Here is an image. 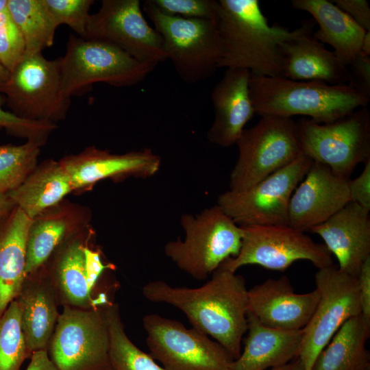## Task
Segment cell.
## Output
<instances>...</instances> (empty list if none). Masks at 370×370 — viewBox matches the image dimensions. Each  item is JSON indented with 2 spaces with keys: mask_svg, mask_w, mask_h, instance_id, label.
I'll return each instance as SVG.
<instances>
[{
  "mask_svg": "<svg viewBox=\"0 0 370 370\" xmlns=\"http://www.w3.org/2000/svg\"><path fill=\"white\" fill-rule=\"evenodd\" d=\"M142 291L150 301L182 310L193 328L212 337L234 360L240 356L248 324V289L241 275L219 267L200 287H173L157 280L147 283Z\"/></svg>",
  "mask_w": 370,
  "mask_h": 370,
  "instance_id": "6da1fadb",
  "label": "cell"
},
{
  "mask_svg": "<svg viewBox=\"0 0 370 370\" xmlns=\"http://www.w3.org/2000/svg\"><path fill=\"white\" fill-rule=\"evenodd\" d=\"M215 21L221 48L219 68L282 77L280 44L295 36L299 27L290 31L270 25L258 0H219Z\"/></svg>",
  "mask_w": 370,
  "mask_h": 370,
  "instance_id": "7a4b0ae2",
  "label": "cell"
},
{
  "mask_svg": "<svg viewBox=\"0 0 370 370\" xmlns=\"http://www.w3.org/2000/svg\"><path fill=\"white\" fill-rule=\"evenodd\" d=\"M249 93L256 114L286 118L295 115L328 123L367 107L370 97L348 84L295 81L251 73Z\"/></svg>",
  "mask_w": 370,
  "mask_h": 370,
  "instance_id": "3957f363",
  "label": "cell"
},
{
  "mask_svg": "<svg viewBox=\"0 0 370 370\" xmlns=\"http://www.w3.org/2000/svg\"><path fill=\"white\" fill-rule=\"evenodd\" d=\"M184 239L168 242L164 252L181 270L204 280L228 258L239 252L242 229L217 204L196 216L180 218Z\"/></svg>",
  "mask_w": 370,
  "mask_h": 370,
  "instance_id": "277c9868",
  "label": "cell"
},
{
  "mask_svg": "<svg viewBox=\"0 0 370 370\" xmlns=\"http://www.w3.org/2000/svg\"><path fill=\"white\" fill-rule=\"evenodd\" d=\"M59 59L64 97L84 93L93 84L132 86L143 81L156 66L140 62L110 43L70 34L64 56Z\"/></svg>",
  "mask_w": 370,
  "mask_h": 370,
  "instance_id": "5b68a950",
  "label": "cell"
},
{
  "mask_svg": "<svg viewBox=\"0 0 370 370\" xmlns=\"http://www.w3.org/2000/svg\"><path fill=\"white\" fill-rule=\"evenodd\" d=\"M143 10L160 35L167 59L182 81L193 84L212 77L221 58L216 21L172 16L145 1Z\"/></svg>",
  "mask_w": 370,
  "mask_h": 370,
  "instance_id": "8992f818",
  "label": "cell"
},
{
  "mask_svg": "<svg viewBox=\"0 0 370 370\" xmlns=\"http://www.w3.org/2000/svg\"><path fill=\"white\" fill-rule=\"evenodd\" d=\"M238 156L230 176V190L242 191L297 158L301 151L292 118L264 115L238 139Z\"/></svg>",
  "mask_w": 370,
  "mask_h": 370,
  "instance_id": "52a82bcc",
  "label": "cell"
},
{
  "mask_svg": "<svg viewBox=\"0 0 370 370\" xmlns=\"http://www.w3.org/2000/svg\"><path fill=\"white\" fill-rule=\"evenodd\" d=\"M303 154L349 178L354 169L370 160V112L367 107L328 123L303 118L296 122Z\"/></svg>",
  "mask_w": 370,
  "mask_h": 370,
  "instance_id": "ba28073f",
  "label": "cell"
},
{
  "mask_svg": "<svg viewBox=\"0 0 370 370\" xmlns=\"http://www.w3.org/2000/svg\"><path fill=\"white\" fill-rule=\"evenodd\" d=\"M104 307L63 306L47 347L60 370H114Z\"/></svg>",
  "mask_w": 370,
  "mask_h": 370,
  "instance_id": "9c48e42d",
  "label": "cell"
},
{
  "mask_svg": "<svg viewBox=\"0 0 370 370\" xmlns=\"http://www.w3.org/2000/svg\"><path fill=\"white\" fill-rule=\"evenodd\" d=\"M60 79L59 59L47 60L42 53L25 54L0 92L15 116L56 123L64 119L71 102L62 95Z\"/></svg>",
  "mask_w": 370,
  "mask_h": 370,
  "instance_id": "30bf717a",
  "label": "cell"
},
{
  "mask_svg": "<svg viewBox=\"0 0 370 370\" xmlns=\"http://www.w3.org/2000/svg\"><path fill=\"white\" fill-rule=\"evenodd\" d=\"M242 229L238 254L219 267L236 272L248 264L284 271L295 262L310 261L318 269L333 264L331 253L304 232L289 225H247Z\"/></svg>",
  "mask_w": 370,
  "mask_h": 370,
  "instance_id": "8fae6325",
  "label": "cell"
},
{
  "mask_svg": "<svg viewBox=\"0 0 370 370\" xmlns=\"http://www.w3.org/2000/svg\"><path fill=\"white\" fill-rule=\"evenodd\" d=\"M312 162L302 153L244 190L221 194L217 204L239 226L288 225L291 197Z\"/></svg>",
  "mask_w": 370,
  "mask_h": 370,
  "instance_id": "7c38bea8",
  "label": "cell"
},
{
  "mask_svg": "<svg viewBox=\"0 0 370 370\" xmlns=\"http://www.w3.org/2000/svg\"><path fill=\"white\" fill-rule=\"evenodd\" d=\"M150 356L166 370H228L234 358L216 341L156 314L143 319Z\"/></svg>",
  "mask_w": 370,
  "mask_h": 370,
  "instance_id": "4fadbf2b",
  "label": "cell"
},
{
  "mask_svg": "<svg viewBox=\"0 0 370 370\" xmlns=\"http://www.w3.org/2000/svg\"><path fill=\"white\" fill-rule=\"evenodd\" d=\"M315 283L320 297L303 329L298 356L304 370H312L318 356L340 327L361 312L357 278L332 264L318 269Z\"/></svg>",
  "mask_w": 370,
  "mask_h": 370,
  "instance_id": "5bb4252c",
  "label": "cell"
},
{
  "mask_svg": "<svg viewBox=\"0 0 370 370\" xmlns=\"http://www.w3.org/2000/svg\"><path fill=\"white\" fill-rule=\"evenodd\" d=\"M83 38L110 43L156 66L167 59L162 39L147 21L139 0H103L98 12L90 15Z\"/></svg>",
  "mask_w": 370,
  "mask_h": 370,
  "instance_id": "9a60e30c",
  "label": "cell"
},
{
  "mask_svg": "<svg viewBox=\"0 0 370 370\" xmlns=\"http://www.w3.org/2000/svg\"><path fill=\"white\" fill-rule=\"evenodd\" d=\"M59 161L69 177L73 192L89 190L105 179L147 178L160 166V158L148 148L117 154L90 146Z\"/></svg>",
  "mask_w": 370,
  "mask_h": 370,
  "instance_id": "2e32d148",
  "label": "cell"
},
{
  "mask_svg": "<svg viewBox=\"0 0 370 370\" xmlns=\"http://www.w3.org/2000/svg\"><path fill=\"white\" fill-rule=\"evenodd\" d=\"M303 179L290 199L288 225L306 232L325 222L349 202V178L312 161Z\"/></svg>",
  "mask_w": 370,
  "mask_h": 370,
  "instance_id": "e0dca14e",
  "label": "cell"
},
{
  "mask_svg": "<svg viewBox=\"0 0 370 370\" xmlns=\"http://www.w3.org/2000/svg\"><path fill=\"white\" fill-rule=\"evenodd\" d=\"M319 297L317 288L295 293L286 275L268 278L248 290V312L267 327L300 330L309 322Z\"/></svg>",
  "mask_w": 370,
  "mask_h": 370,
  "instance_id": "ac0fdd59",
  "label": "cell"
},
{
  "mask_svg": "<svg viewBox=\"0 0 370 370\" xmlns=\"http://www.w3.org/2000/svg\"><path fill=\"white\" fill-rule=\"evenodd\" d=\"M313 27L312 21H304L295 36L280 44L282 77L295 81L348 84V66L313 38Z\"/></svg>",
  "mask_w": 370,
  "mask_h": 370,
  "instance_id": "d6986e66",
  "label": "cell"
},
{
  "mask_svg": "<svg viewBox=\"0 0 370 370\" xmlns=\"http://www.w3.org/2000/svg\"><path fill=\"white\" fill-rule=\"evenodd\" d=\"M92 212L66 200L31 219L26 246V275L36 271L63 243L90 226Z\"/></svg>",
  "mask_w": 370,
  "mask_h": 370,
  "instance_id": "ffe728a7",
  "label": "cell"
},
{
  "mask_svg": "<svg viewBox=\"0 0 370 370\" xmlns=\"http://www.w3.org/2000/svg\"><path fill=\"white\" fill-rule=\"evenodd\" d=\"M338 262V269L357 278L370 257L369 212L349 202L325 222L310 229Z\"/></svg>",
  "mask_w": 370,
  "mask_h": 370,
  "instance_id": "44dd1931",
  "label": "cell"
},
{
  "mask_svg": "<svg viewBox=\"0 0 370 370\" xmlns=\"http://www.w3.org/2000/svg\"><path fill=\"white\" fill-rule=\"evenodd\" d=\"M250 76L247 69H226L214 87L210 97L214 119L207 132L211 143L222 147L236 144L256 114L249 93Z\"/></svg>",
  "mask_w": 370,
  "mask_h": 370,
  "instance_id": "7402d4cb",
  "label": "cell"
},
{
  "mask_svg": "<svg viewBox=\"0 0 370 370\" xmlns=\"http://www.w3.org/2000/svg\"><path fill=\"white\" fill-rule=\"evenodd\" d=\"M94 235L88 227L60 245L42 266L60 305L81 309L97 307L87 280L84 258V247Z\"/></svg>",
  "mask_w": 370,
  "mask_h": 370,
  "instance_id": "603a6c76",
  "label": "cell"
},
{
  "mask_svg": "<svg viewBox=\"0 0 370 370\" xmlns=\"http://www.w3.org/2000/svg\"><path fill=\"white\" fill-rule=\"evenodd\" d=\"M15 299L21 308V329L29 353L47 350L60 314V303L43 267L26 275Z\"/></svg>",
  "mask_w": 370,
  "mask_h": 370,
  "instance_id": "cb8c5ba5",
  "label": "cell"
},
{
  "mask_svg": "<svg viewBox=\"0 0 370 370\" xmlns=\"http://www.w3.org/2000/svg\"><path fill=\"white\" fill-rule=\"evenodd\" d=\"M247 336L240 356L228 370H267L298 358L303 329L289 331L262 325L247 312Z\"/></svg>",
  "mask_w": 370,
  "mask_h": 370,
  "instance_id": "d4e9b609",
  "label": "cell"
},
{
  "mask_svg": "<svg viewBox=\"0 0 370 370\" xmlns=\"http://www.w3.org/2000/svg\"><path fill=\"white\" fill-rule=\"evenodd\" d=\"M291 3L308 12L318 23L314 38L332 47L334 53L347 66L356 59L366 31L347 14L327 0H292Z\"/></svg>",
  "mask_w": 370,
  "mask_h": 370,
  "instance_id": "484cf974",
  "label": "cell"
},
{
  "mask_svg": "<svg viewBox=\"0 0 370 370\" xmlns=\"http://www.w3.org/2000/svg\"><path fill=\"white\" fill-rule=\"evenodd\" d=\"M29 219L15 206L0 223V315L14 301L26 278Z\"/></svg>",
  "mask_w": 370,
  "mask_h": 370,
  "instance_id": "4316f807",
  "label": "cell"
},
{
  "mask_svg": "<svg viewBox=\"0 0 370 370\" xmlns=\"http://www.w3.org/2000/svg\"><path fill=\"white\" fill-rule=\"evenodd\" d=\"M72 192L71 181L60 161L48 159L38 164L20 186L7 195L32 219Z\"/></svg>",
  "mask_w": 370,
  "mask_h": 370,
  "instance_id": "83f0119b",
  "label": "cell"
},
{
  "mask_svg": "<svg viewBox=\"0 0 370 370\" xmlns=\"http://www.w3.org/2000/svg\"><path fill=\"white\" fill-rule=\"evenodd\" d=\"M369 336L370 321L361 314L349 319L321 352L312 370H370Z\"/></svg>",
  "mask_w": 370,
  "mask_h": 370,
  "instance_id": "f1b7e54d",
  "label": "cell"
},
{
  "mask_svg": "<svg viewBox=\"0 0 370 370\" xmlns=\"http://www.w3.org/2000/svg\"><path fill=\"white\" fill-rule=\"evenodd\" d=\"M8 10L23 34L25 54L42 53L53 45L58 26L45 0H8Z\"/></svg>",
  "mask_w": 370,
  "mask_h": 370,
  "instance_id": "f546056e",
  "label": "cell"
},
{
  "mask_svg": "<svg viewBox=\"0 0 370 370\" xmlns=\"http://www.w3.org/2000/svg\"><path fill=\"white\" fill-rule=\"evenodd\" d=\"M110 336V356L114 370H166L139 349L125 333L118 304L104 307Z\"/></svg>",
  "mask_w": 370,
  "mask_h": 370,
  "instance_id": "4dcf8cb0",
  "label": "cell"
},
{
  "mask_svg": "<svg viewBox=\"0 0 370 370\" xmlns=\"http://www.w3.org/2000/svg\"><path fill=\"white\" fill-rule=\"evenodd\" d=\"M40 147L32 140L0 145V193L8 194L25 181L38 164Z\"/></svg>",
  "mask_w": 370,
  "mask_h": 370,
  "instance_id": "1f68e13d",
  "label": "cell"
},
{
  "mask_svg": "<svg viewBox=\"0 0 370 370\" xmlns=\"http://www.w3.org/2000/svg\"><path fill=\"white\" fill-rule=\"evenodd\" d=\"M31 355L21 329V308L14 299L0 315V370H19Z\"/></svg>",
  "mask_w": 370,
  "mask_h": 370,
  "instance_id": "d6a6232c",
  "label": "cell"
},
{
  "mask_svg": "<svg viewBox=\"0 0 370 370\" xmlns=\"http://www.w3.org/2000/svg\"><path fill=\"white\" fill-rule=\"evenodd\" d=\"M58 26L64 24L84 38L92 0H45Z\"/></svg>",
  "mask_w": 370,
  "mask_h": 370,
  "instance_id": "836d02e7",
  "label": "cell"
},
{
  "mask_svg": "<svg viewBox=\"0 0 370 370\" xmlns=\"http://www.w3.org/2000/svg\"><path fill=\"white\" fill-rule=\"evenodd\" d=\"M25 42L21 32L8 9L0 12V62L9 71L25 56Z\"/></svg>",
  "mask_w": 370,
  "mask_h": 370,
  "instance_id": "e575fe53",
  "label": "cell"
},
{
  "mask_svg": "<svg viewBox=\"0 0 370 370\" xmlns=\"http://www.w3.org/2000/svg\"><path fill=\"white\" fill-rule=\"evenodd\" d=\"M56 128V123L27 120L5 111L1 106L0 99V130H5L8 134L42 146Z\"/></svg>",
  "mask_w": 370,
  "mask_h": 370,
  "instance_id": "d590c367",
  "label": "cell"
},
{
  "mask_svg": "<svg viewBox=\"0 0 370 370\" xmlns=\"http://www.w3.org/2000/svg\"><path fill=\"white\" fill-rule=\"evenodd\" d=\"M162 13L188 18L214 20L219 1L216 0H151Z\"/></svg>",
  "mask_w": 370,
  "mask_h": 370,
  "instance_id": "8d00e7d4",
  "label": "cell"
},
{
  "mask_svg": "<svg viewBox=\"0 0 370 370\" xmlns=\"http://www.w3.org/2000/svg\"><path fill=\"white\" fill-rule=\"evenodd\" d=\"M92 241H89L84 247V258L87 280L93 291L102 273L107 269H114L115 266L103 262L101 250L93 247Z\"/></svg>",
  "mask_w": 370,
  "mask_h": 370,
  "instance_id": "74e56055",
  "label": "cell"
},
{
  "mask_svg": "<svg viewBox=\"0 0 370 370\" xmlns=\"http://www.w3.org/2000/svg\"><path fill=\"white\" fill-rule=\"evenodd\" d=\"M360 175L349 180V202L356 204L367 211H370V160L365 164Z\"/></svg>",
  "mask_w": 370,
  "mask_h": 370,
  "instance_id": "f35d334b",
  "label": "cell"
},
{
  "mask_svg": "<svg viewBox=\"0 0 370 370\" xmlns=\"http://www.w3.org/2000/svg\"><path fill=\"white\" fill-rule=\"evenodd\" d=\"M348 67L350 73L348 85L370 97V56L358 54Z\"/></svg>",
  "mask_w": 370,
  "mask_h": 370,
  "instance_id": "ab89813d",
  "label": "cell"
},
{
  "mask_svg": "<svg viewBox=\"0 0 370 370\" xmlns=\"http://www.w3.org/2000/svg\"><path fill=\"white\" fill-rule=\"evenodd\" d=\"M332 2L363 29L370 31V8L367 1L333 0Z\"/></svg>",
  "mask_w": 370,
  "mask_h": 370,
  "instance_id": "60d3db41",
  "label": "cell"
},
{
  "mask_svg": "<svg viewBox=\"0 0 370 370\" xmlns=\"http://www.w3.org/2000/svg\"><path fill=\"white\" fill-rule=\"evenodd\" d=\"M361 308L360 314L370 321V257L362 265L357 276Z\"/></svg>",
  "mask_w": 370,
  "mask_h": 370,
  "instance_id": "b9f144b4",
  "label": "cell"
},
{
  "mask_svg": "<svg viewBox=\"0 0 370 370\" xmlns=\"http://www.w3.org/2000/svg\"><path fill=\"white\" fill-rule=\"evenodd\" d=\"M26 370H60L50 359L47 350L34 352Z\"/></svg>",
  "mask_w": 370,
  "mask_h": 370,
  "instance_id": "7bdbcfd3",
  "label": "cell"
},
{
  "mask_svg": "<svg viewBox=\"0 0 370 370\" xmlns=\"http://www.w3.org/2000/svg\"><path fill=\"white\" fill-rule=\"evenodd\" d=\"M15 207L7 194L0 193V223Z\"/></svg>",
  "mask_w": 370,
  "mask_h": 370,
  "instance_id": "ee69618b",
  "label": "cell"
},
{
  "mask_svg": "<svg viewBox=\"0 0 370 370\" xmlns=\"http://www.w3.org/2000/svg\"><path fill=\"white\" fill-rule=\"evenodd\" d=\"M267 370H304V368L300 359L297 358L284 365L271 368Z\"/></svg>",
  "mask_w": 370,
  "mask_h": 370,
  "instance_id": "f6af8a7d",
  "label": "cell"
},
{
  "mask_svg": "<svg viewBox=\"0 0 370 370\" xmlns=\"http://www.w3.org/2000/svg\"><path fill=\"white\" fill-rule=\"evenodd\" d=\"M359 54L364 56H370V31L366 32L364 35Z\"/></svg>",
  "mask_w": 370,
  "mask_h": 370,
  "instance_id": "bcb514c9",
  "label": "cell"
},
{
  "mask_svg": "<svg viewBox=\"0 0 370 370\" xmlns=\"http://www.w3.org/2000/svg\"><path fill=\"white\" fill-rule=\"evenodd\" d=\"M10 72L0 62V87L8 80Z\"/></svg>",
  "mask_w": 370,
  "mask_h": 370,
  "instance_id": "7dc6e473",
  "label": "cell"
},
{
  "mask_svg": "<svg viewBox=\"0 0 370 370\" xmlns=\"http://www.w3.org/2000/svg\"><path fill=\"white\" fill-rule=\"evenodd\" d=\"M8 0H0V12L8 9Z\"/></svg>",
  "mask_w": 370,
  "mask_h": 370,
  "instance_id": "c3c4849f",
  "label": "cell"
}]
</instances>
